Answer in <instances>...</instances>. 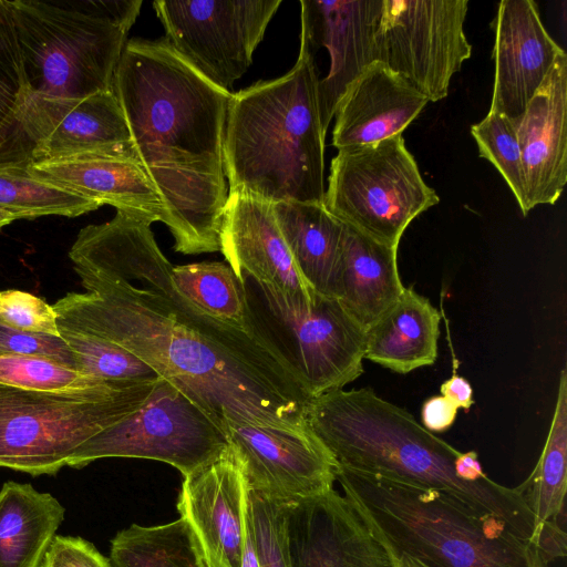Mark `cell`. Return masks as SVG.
<instances>
[{
  "label": "cell",
  "mask_w": 567,
  "mask_h": 567,
  "mask_svg": "<svg viewBox=\"0 0 567 567\" xmlns=\"http://www.w3.org/2000/svg\"><path fill=\"white\" fill-rule=\"evenodd\" d=\"M151 221L116 210L83 227L69 257L85 292L52 307L58 328L90 333L136 355L227 424L307 427L308 394L257 332L213 319L184 298Z\"/></svg>",
  "instance_id": "obj_1"
},
{
  "label": "cell",
  "mask_w": 567,
  "mask_h": 567,
  "mask_svg": "<svg viewBox=\"0 0 567 567\" xmlns=\"http://www.w3.org/2000/svg\"><path fill=\"white\" fill-rule=\"evenodd\" d=\"M113 91L137 159L163 200L174 249L184 255L220 251L231 93L202 75L164 38L126 42Z\"/></svg>",
  "instance_id": "obj_2"
},
{
  "label": "cell",
  "mask_w": 567,
  "mask_h": 567,
  "mask_svg": "<svg viewBox=\"0 0 567 567\" xmlns=\"http://www.w3.org/2000/svg\"><path fill=\"white\" fill-rule=\"evenodd\" d=\"M306 420L338 465L440 492L539 545L534 516L516 487L492 480L476 452L456 450L370 386L313 398Z\"/></svg>",
  "instance_id": "obj_3"
},
{
  "label": "cell",
  "mask_w": 567,
  "mask_h": 567,
  "mask_svg": "<svg viewBox=\"0 0 567 567\" xmlns=\"http://www.w3.org/2000/svg\"><path fill=\"white\" fill-rule=\"evenodd\" d=\"M319 73L300 47L285 75L231 94L226 120L224 167L228 194L268 204L324 199V138Z\"/></svg>",
  "instance_id": "obj_4"
},
{
  "label": "cell",
  "mask_w": 567,
  "mask_h": 567,
  "mask_svg": "<svg viewBox=\"0 0 567 567\" xmlns=\"http://www.w3.org/2000/svg\"><path fill=\"white\" fill-rule=\"evenodd\" d=\"M336 481L398 567H548L536 543L455 498L338 465Z\"/></svg>",
  "instance_id": "obj_5"
},
{
  "label": "cell",
  "mask_w": 567,
  "mask_h": 567,
  "mask_svg": "<svg viewBox=\"0 0 567 567\" xmlns=\"http://www.w3.org/2000/svg\"><path fill=\"white\" fill-rule=\"evenodd\" d=\"M29 94L83 97L113 89L142 0L9 1Z\"/></svg>",
  "instance_id": "obj_6"
},
{
  "label": "cell",
  "mask_w": 567,
  "mask_h": 567,
  "mask_svg": "<svg viewBox=\"0 0 567 567\" xmlns=\"http://www.w3.org/2000/svg\"><path fill=\"white\" fill-rule=\"evenodd\" d=\"M158 379L58 391L0 384V467L55 475L84 442L136 411Z\"/></svg>",
  "instance_id": "obj_7"
},
{
  "label": "cell",
  "mask_w": 567,
  "mask_h": 567,
  "mask_svg": "<svg viewBox=\"0 0 567 567\" xmlns=\"http://www.w3.org/2000/svg\"><path fill=\"white\" fill-rule=\"evenodd\" d=\"M239 279L250 328L312 399L343 389L363 373L367 331L338 298L288 293L248 275Z\"/></svg>",
  "instance_id": "obj_8"
},
{
  "label": "cell",
  "mask_w": 567,
  "mask_h": 567,
  "mask_svg": "<svg viewBox=\"0 0 567 567\" xmlns=\"http://www.w3.org/2000/svg\"><path fill=\"white\" fill-rule=\"evenodd\" d=\"M440 198L422 178L402 135L339 150L330 166L323 206L337 219L389 246Z\"/></svg>",
  "instance_id": "obj_9"
},
{
  "label": "cell",
  "mask_w": 567,
  "mask_h": 567,
  "mask_svg": "<svg viewBox=\"0 0 567 567\" xmlns=\"http://www.w3.org/2000/svg\"><path fill=\"white\" fill-rule=\"evenodd\" d=\"M228 444L225 432L186 394L159 378L132 414L84 442L66 466L82 468L107 457L167 463L187 476Z\"/></svg>",
  "instance_id": "obj_10"
},
{
  "label": "cell",
  "mask_w": 567,
  "mask_h": 567,
  "mask_svg": "<svg viewBox=\"0 0 567 567\" xmlns=\"http://www.w3.org/2000/svg\"><path fill=\"white\" fill-rule=\"evenodd\" d=\"M467 0H381L374 31L377 61L427 99L449 94L472 55L464 22Z\"/></svg>",
  "instance_id": "obj_11"
},
{
  "label": "cell",
  "mask_w": 567,
  "mask_h": 567,
  "mask_svg": "<svg viewBox=\"0 0 567 567\" xmlns=\"http://www.w3.org/2000/svg\"><path fill=\"white\" fill-rule=\"evenodd\" d=\"M281 0L154 1L164 39L187 63L230 92L250 64Z\"/></svg>",
  "instance_id": "obj_12"
},
{
  "label": "cell",
  "mask_w": 567,
  "mask_h": 567,
  "mask_svg": "<svg viewBox=\"0 0 567 567\" xmlns=\"http://www.w3.org/2000/svg\"><path fill=\"white\" fill-rule=\"evenodd\" d=\"M225 434L249 491L289 503L333 488L338 463L309 425L227 424Z\"/></svg>",
  "instance_id": "obj_13"
},
{
  "label": "cell",
  "mask_w": 567,
  "mask_h": 567,
  "mask_svg": "<svg viewBox=\"0 0 567 567\" xmlns=\"http://www.w3.org/2000/svg\"><path fill=\"white\" fill-rule=\"evenodd\" d=\"M23 128L33 161L87 154L138 161L113 89L83 97L29 94Z\"/></svg>",
  "instance_id": "obj_14"
},
{
  "label": "cell",
  "mask_w": 567,
  "mask_h": 567,
  "mask_svg": "<svg viewBox=\"0 0 567 567\" xmlns=\"http://www.w3.org/2000/svg\"><path fill=\"white\" fill-rule=\"evenodd\" d=\"M284 529L290 567H398L334 488L285 503Z\"/></svg>",
  "instance_id": "obj_15"
},
{
  "label": "cell",
  "mask_w": 567,
  "mask_h": 567,
  "mask_svg": "<svg viewBox=\"0 0 567 567\" xmlns=\"http://www.w3.org/2000/svg\"><path fill=\"white\" fill-rule=\"evenodd\" d=\"M248 494L240 461L229 443L213 461L184 476L177 511L210 567H241Z\"/></svg>",
  "instance_id": "obj_16"
},
{
  "label": "cell",
  "mask_w": 567,
  "mask_h": 567,
  "mask_svg": "<svg viewBox=\"0 0 567 567\" xmlns=\"http://www.w3.org/2000/svg\"><path fill=\"white\" fill-rule=\"evenodd\" d=\"M381 0H301L300 47L326 48L328 74L319 79L320 118L327 133L349 86L374 61V31Z\"/></svg>",
  "instance_id": "obj_17"
},
{
  "label": "cell",
  "mask_w": 567,
  "mask_h": 567,
  "mask_svg": "<svg viewBox=\"0 0 567 567\" xmlns=\"http://www.w3.org/2000/svg\"><path fill=\"white\" fill-rule=\"evenodd\" d=\"M494 31V85L489 112L516 122L564 51L545 29L533 0H503Z\"/></svg>",
  "instance_id": "obj_18"
},
{
  "label": "cell",
  "mask_w": 567,
  "mask_h": 567,
  "mask_svg": "<svg viewBox=\"0 0 567 567\" xmlns=\"http://www.w3.org/2000/svg\"><path fill=\"white\" fill-rule=\"evenodd\" d=\"M522 155L527 214L554 205L567 183V54L563 51L514 122Z\"/></svg>",
  "instance_id": "obj_19"
},
{
  "label": "cell",
  "mask_w": 567,
  "mask_h": 567,
  "mask_svg": "<svg viewBox=\"0 0 567 567\" xmlns=\"http://www.w3.org/2000/svg\"><path fill=\"white\" fill-rule=\"evenodd\" d=\"M220 243V252L238 278L248 275L288 293L313 291L295 265L271 204L228 194Z\"/></svg>",
  "instance_id": "obj_20"
},
{
  "label": "cell",
  "mask_w": 567,
  "mask_h": 567,
  "mask_svg": "<svg viewBox=\"0 0 567 567\" xmlns=\"http://www.w3.org/2000/svg\"><path fill=\"white\" fill-rule=\"evenodd\" d=\"M427 102L403 78L374 61L339 102L332 145L339 151L402 135Z\"/></svg>",
  "instance_id": "obj_21"
},
{
  "label": "cell",
  "mask_w": 567,
  "mask_h": 567,
  "mask_svg": "<svg viewBox=\"0 0 567 567\" xmlns=\"http://www.w3.org/2000/svg\"><path fill=\"white\" fill-rule=\"evenodd\" d=\"M27 171L99 203L151 223L164 221L165 207L141 163L111 155H78L33 161Z\"/></svg>",
  "instance_id": "obj_22"
},
{
  "label": "cell",
  "mask_w": 567,
  "mask_h": 567,
  "mask_svg": "<svg viewBox=\"0 0 567 567\" xmlns=\"http://www.w3.org/2000/svg\"><path fill=\"white\" fill-rule=\"evenodd\" d=\"M518 493L532 512L539 544L551 563L566 556L567 491V370L560 371L558 394L550 429L529 476Z\"/></svg>",
  "instance_id": "obj_23"
},
{
  "label": "cell",
  "mask_w": 567,
  "mask_h": 567,
  "mask_svg": "<svg viewBox=\"0 0 567 567\" xmlns=\"http://www.w3.org/2000/svg\"><path fill=\"white\" fill-rule=\"evenodd\" d=\"M272 212L295 265L315 292L339 298L346 225L323 204L278 203Z\"/></svg>",
  "instance_id": "obj_24"
},
{
  "label": "cell",
  "mask_w": 567,
  "mask_h": 567,
  "mask_svg": "<svg viewBox=\"0 0 567 567\" xmlns=\"http://www.w3.org/2000/svg\"><path fill=\"white\" fill-rule=\"evenodd\" d=\"M398 248L346 225L338 299L365 331L405 289L398 268Z\"/></svg>",
  "instance_id": "obj_25"
},
{
  "label": "cell",
  "mask_w": 567,
  "mask_h": 567,
  "mask_svg": "<svg viewBox=\"0 0 567 567\" xmlns=\"http://www.w3.org/2000/svg\"><path fill=\"white\" fill-rule=\"evenodd\" d=\"M441 313L413 288L367 330L364 359L405 374L437 359Z\"/></svg>",
  "instance_id": "obj_26"
},
{
  "label": "cell",
  "mask_w": 567,
  "mask_h": 567,
  "mask_svg": "<svg viewBox=\"0 0 567 567\" xmlns=\"http://www.w3.org/2000/svg\"><path fill=\"white\" fill-rule=\"evenodd\" d=\"M64 514L50 493L6 482L0 489V567H40Z\"/></svg>",
  "instance_id": "obj_27"
},
{
  "label": "cell",
  "mask_w": 567,
  "mask_h": 567,
  "mask_svg": "<svg viewBox=\"0 0 567 567\" xmlns=\"http://www.w3.org/2000/svg\"><path fill=\"white\" fill-rule=\"evenodd\" d=\"M29 86L9 0H0V166H27L32 147L23 128Z\"/></svg>",
  "instance_id": "obj_28"
},
{
  "label": "cell",
  "mask_w": 567,
  "mask_h": 567,
  "mask_svg": "<svg viewBox=\"0 0 567 567\" xmlns=\"http://www.w3.org/2000/svg\"><path fill=\"white\" fill-rule=\"evenodd\" d=\"M113 567H210L186 520L132 524L111 540Z\"/></svg>",
  "instance_id": "obj_29"
},
{
  "label": "cell",
  "mask_w": 567,
  "mask_h": 567,
  "mask_svg": "<svg viewBox=\"0 0 567 567\" xmlns=\"http://www.w3.org/2000/svg\"><path fill=\"white\" fill-rule=\"evenodd\" d=\"M176 290L215 320L255 332L249 324L241 280L227 262H196L172 267Z\"/></svg>",
  "instance_id": "obj_30"
},
{
  "label": "cell",
  "mask_w": 567,
  "mask_h": 567,
  "mask_svg": "<svg viewBox=\"0 0 567 567\" xmlns=\"http://www.w3.org/2000/svg\"><path fill=\"white\" fill-rule=\"evenodd\" d=\"M101 205L30 174L27 166H0V209L16 219L76 217Z\"/></svg>",
  "instance_id": "obj_31"
},
{
  "label": "cell",
  "mask_w": 567,
  "mask_h": 567,
  "mask_svg": "<svg viewBox=\"0 0 567 567\" xmlns=\"http://www.w3.org/2000/svg\"><path fill=\"white\" fill-rule=\"evenodd\" d=\"M59 334L75 352L80 370L103 381L135 382L159 375L124 348L100 337L58 328Z\"/></svg>",
  "instance_id": "obj_32"
},
{
  "label": "cell",
  "mask_w": 567,
  "mask_h": 567,
  "mask_svg": "<svg viewBox=\"0 0 567 567\" xmlns=\"http://www.w3.org/2000/svg\"><path fill=\"white\" fill-rule=\"evenodd\" d=\"M471 133L480 156L489 161L501 173L526 216L522 155L514 122L504 115L488 112L471 127Z\"/></svg>",
  "instance_id": "obj_33"
},
{
  "label": "cell",
  "mask_w": 567,
  "mask_h": 567,
  "mask_svg": "<svg viewBox=\"0 0 567 567\" xmlns=\"http://www.w3.org/2000/svg\"><path fill=\"white\" fill-rule=\"evenodd\" d=\"M104 382L49 358L0 355V384L35 391L66 390Z\"/></svg>",
  "instance_id": "obj_34"
},
{
  "label": "cell",
  "mask_w": 567,
  "mask_h": 567,
  "mask_svg": "<svg viewBox=\"0 0 567 567\" xmlns=\"http://www.w3.org/2000/svg\"><path fill=\"white\" fill-rule=\"evenodd\" d=\"M285 503L249 491V519L259 567H290L284 529Z\"/></svg>",
  "instance_id": "obj_35"
},
{
  "label": "cell",
  "mask_w": 567,
  "mask_h": 567,
  "mask_svg": "<svg viewBox=\"0 0 567 567\" xmlns=\"http://www.w3.org/2000/svg\"><path fill=\"white\" fill-rule=\"evenodd\" d=\"M0 324L24 332L60 336L53 307L16 289L0 291Z\"/></svg>",
  "instance_id": "obj_36"
},
{
  "label": "cell",
  "mask_w": 567,
  "mask_h": 567,
  "mask_svg": "<svg viewBox=\"0 0 567 567\" xmlns=\"http://www.w3.org/2000/svg\"><path fill=\"white\" fill-rule=\"evenodd\" d=\"M0 355L49 358L81 371L75 352L61 336L24 332L0 324Z\"/></svg>",
  "instance_id": "obj_37"
},
{
  "label": "cell",
  "mask_w": 567,
  "mask_h": 567,
  "mask_svg": "<svg viewBox=\"0 0 567 567\" xmlns=\"http://www.w3.org/2000/svg\"><path fill=\"white\" fill-rule=\"evenodd\" d=\"M40 567H113L89 540L55 535Z\"/></svg>",
  "instance_id": "obj_38"
},
{
  "label": "cell",
  "mask_w": 567,
  "mask_h": 567,
  "mask_svg": "<svg viewBox=\"0 0 567 567\" xmlns=\"http://www.w3.org/2000/svg\"><path fill=\"white\" fill-rule=\"evenodd\" d=\"M457 408L443 395L424 401L421 409L422 425L430 432H444L455 421Z\"/></svg>",
  "instance_id": "obj_39"
},
{
  "label": "cell",
  "mask_w": 567,
  "mask_h": 567,
  "mask_svg": "<svg viewBox=\"0 0 567 567\" xmlns=\"http://www.w3.org/2000/svg\"><path fill=\"white\" fill-rule=\"evenodd\" d=\"M440 392L457 409L468 410L474 403L472 385L456 373L441 384Z\"/></svg>",
  "instance_id": "obj_40"
},
{
  "label": "cell",
  "mask_w": 567,
  "mask_h": 567,
  "mask_svg": "<svg viewBox=\"0 0 567 567\" xmlns=\"http://www.w3.org/2000/svg\"><path fill=\"white\" fill-rule=\"evenodd\" d=\"M14 220L16 218L12 215L0 209V229Z\"/></svg>",
  "instance_id": "obj_41"
}]
</instances>
